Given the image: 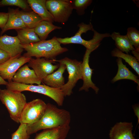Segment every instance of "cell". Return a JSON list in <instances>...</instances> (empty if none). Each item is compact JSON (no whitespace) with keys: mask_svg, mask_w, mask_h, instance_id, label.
<instances>
[{"mask_svg":"<svg viewBox=\"0 0 139 139\" xmlns=\"http://www.w3.org/2000/svg\"><path fill=\"white\" fill-rule=\"evenodd\" d=\"M77 26L79 29L74 36L64 38L56 37L57 41L60 44H80L92 52L99 47L103 38L110 37L109 33H101L96 31L91 22L88 24L82 22Z\"/></svg>","mask_w":139,"mask_h":139,"instance_id":"obj_1","label":"cell"},{"mask_svg":"<svg viewBox=\"0 0 139 139\" xmlns=\"http://www.w3.org/2000/svg\"><path fill=\"white\" fill-rule=\"evenodd\" d=\"M71 118L69 111L59 108L56 106L48 103L41 118L34 124H27V133L30 135L41 129L70 124Z\"/></svg>","mask_w":139,"mask_h":139,"instance_id":"obj_2","label":"cell"},{"mask_svg":"<svg viewBox=\"0 0 139 139\" xmlns=\"http://www.w3.org/2000/svg\"><path fill=\"white\" fill-rule=\"evenodd\" d=\"M56 37L55 36L51 39L41 40L34 43L22 44L23 48L26 51L23 56L28 58L35 57L36 58L56 59L57 56L68 50L67 48L61 46Z\"/></svg>","mask_w":139,"mask_h":139,"instance_id":"obj_3","label":"cell"},{"mask_svg":"<svg viewBox=\"0 0 139 139\" xmlns=\"http://www.w3.org/2000/svg\"><path fill=\"white\" fill-rule=\"evenodd\" d=\"M0 100L6 108L11 119L19 123L21 114L27 103L24 94L19 92L0 89Z\"/></svg>","mask_w":139,"mask_h":139,"instance_id":"obj_4","label":"cell"},{"mask_svg":"<svg viewBox=\"0 0 139 139\" xmlns=\"http://www.w3.org/2000/svg\"><path fill=\"white\" fill-rule=\"evenodd\" d=\"M6 86L7 89L10 90L20 92L29 91L45 95L52 99L60 106L63 105L65 97L60 88H53L44 84L37 85L24 84L12 81L8 82Z\"/></svg>","mask_w":139,"mask_h":139,"instance_id":"obj_5","label":"cell"},{"mask_svg":"<svg viewBox=\"0 0 139 139\" xmlns=\"http://www.w3.org/2000/svg\"><path fill=\"white\" fill-rule=\"evenodd\" d=\"M55 62L65 65L68 74L67 82L60 88L65 96H69L73 93L72 90L78 81L82 79V62L67 57L60 60L53 59Z\"/></svg>","mask_w":139,"mask_h":139,"instance_id":"obj_6","label":"cell"},{"mask_svg":"<svg viewBox=\"0 0 139 139\" xmlns=\"http://www.w3.org/2000/svg\"><path fill=\"white\" fill-rule=\"evenodd\" d=\"M47 104L37 99L27 102L21 115L19 123L31 124L38 121L44 114Z\"/></svg>","mask_w":139,"mask_h":139,"instance_id":"obj_7","label":"cell"},{"mask_svg":"<svg viewBox=\"0 0 139 139\" xmlns=\"http://www.w3.org/2000/svg\"><path fill=\"white\" fill-rule=\"evenodd\" d=\"M46 5L53 17L54 21L63 24L67 21L73 10L71 0H46Z\"/></svg>","mask_w":139,"mask_h":139,"instance_id":"obj_8","label":"cell"},{"mask_svg":"<svg viewBox=\"0 0 139 139\" xmlns=\"http://www.w3.org/2000/svg\"><path fill=\"white\" fill-rule=\"evenodd\" d=\"M21 55L11 57L5 62L0 65V76L8 82L12 79L18 70L25 63H28L31 57L28 58Z\"/></svg>","mask_w":139,"mask_h":139,"instance_id":"obj_9","label":"cell"},{"mask_svg":"<svg viewBox=\"0 0 139 139\" xmlns=\"http://www.w3.org/2000/svg\"><path fill=\"white\" fill-rule=\"evenodd\" d=\"M55 63L53 59L44 58L34 59L31 57L28 65L32 68L38 77L42 80L58 69L60 64H52Z\"/></svg>","mask_w":139,"mask_h":139,"instance_id":"obj_10","label":"cell"},{"mask_svg":"<svg viewBox=\"0 0 139 139\" xmlns=\"http://www.w3.org/2000/svg\"><path fill=\"white\" fill-rule=\"evenodd\" d=\"M92 52L86 49L84 56L83 61L82 63V80L83 81L82 86L79 89V91L84 90L88 92L90 88H92L96 94H97L99 91V88L92 82L91 77L93 70L91 68L89 64L90 55Z\"/></svg>","mask_w":139,"mask_h":139,"instance_id":"obj_11","label":"cell"},{"mask_svg":"<svg viewBox=\"0 0 139 139\" xmlns=\"http://www.w3.org/2000/svg\"><path fill=\"white\" fill-rule=\"evenodd\" d=\"M0 48L8 54L11 57L21 55L24 50L17 36L6 34L0 36Z\"/></svg>","mask_w":139,"mask_h":139,"instance_id":"obj_12","label":"cell"},{"mask_svg":"<svg viewBox=\"0 0 139 139\" xmlns=\"http://www.w3.org/2000/svg\"><path fill=\"white\" fill-rule=\"evenodd\" d=\"M12 81L24 84H40L41 80L37 76L34 71L30 69L28 65L20 67L13 76Z\"/></svg>","mask_w":139,"mask_h":139,"instance_id":"obj_13","label":"cell"},{"mask_svg":"<svg viewBox=\"0 0 139 139\" xmlns=\"http://www.w3.org/2000/svg\"><path fill=\"white\" fill-rule=\"evenodd\" d=\"M133 126L132 122L116 123L110 130V139H136L132 133Z\"/></svg>","mask_w":139,"mask_h":139,"instance_id":"obj_14","label":"cell"},{"mask_svg":"<svg viewBox=\"0 0 139 139\" xmlns=\"http://www.w3.org/2000/svg\"><path fill=\"white\" fill-rule=\"evenodd\" d=\"M70 124L45 129L36 135L34 139H65L70 130Z\"/></svg>","mask_w":139,"mask_h":139,"instance_id":"obj_15","label":"cell"},{"mask_svg":"<svg viewBox=\"0 0 139 139\" xmlns=\"http://www.w3.org/2000/svg\"><path fill=\"white\" fill-rule=\"evenodd\" d=\"M8 18L4 27L1 31V35L10 29L18 30L27 28L24 24L20 16L19 8H8Z\"/></svg>","mask_w":139,"mask_h":139,"instance_id":"obj_16","label":"cell"},{"mask_svg":"<svg viewBox=\"0 0 139 139\" xmlns=\"http://www.w3.org/2000/svg\"><path fill=\"white\" fill-rule=\"evenodd\" d=\"M58 70L48 75L41 80L44 84L55 88H60L65 84V79L63 74L66 69L65 65L59 64Z\"/></svg>","mask_w":139,"mask_h":139,"instance_id":"obj_17","label":"cell"},{"mask_svg":"<svg viewBox=\"0 0 139 139\" xmlns=\"http://www.w3.org/2000/svg\"><path fill=\"white\" fill-rule=\"evenodd\" d=\"M46 0H28L27 2L33 11L38 14L43 20L52 22H54L53 17L47 10Z\"/></svg>","mask_w":139,"mask_h":139,"instance_id":"obj_18","label":"cell"},{"mask_svg":"<svg viewBox=\"0 0 139 139\" xmlns=\"http://www.w3.org/2000/svg\"><path fill=\"white\" fill-rule=\"evenodd\" d=\"M118 66L117 73L111 81L114 83L118 80L127 79L132 80L139 85V79L138 77L133 74L122 62V59L118 58L116 60Z\"/></svg>","mask_w":139,"mask_h":139,"instance_id":"obj_19","label":"cell"},{"mask_svg":"<svg viewBox=\"0 0 139 139\" xmlns=\"http://www.w3.org/2000/svg\"><path fill=\"white\" fill-rule=\"evenodd\" d=\"M110 37L115 41L116 48L122 52L128 54L131 51L135 50L126 35H121L119 32H114Z\"/></svg>","mask_w":139,"mask_h":139,"instance_id":"obj_20","label":"cell"},{"mask_svg":"<svg viewBox=\"0 0 139 139\" xmlns=\"http://www.w3.org/2000/svg\"><path fill=\"white\" fill-rule=\"evenodd\" d=\"M62 28L54 25L49 21L42 20L34 28V31L41 40H45L52 31Z\"/></svg>","mask_w":139,"mask_h":139,"instance_id":"obj_21","label":"cell"},{"mask_svg":"<svg viewBox=\"0 0 139 139\" xmlns=\"http://www.w3.org/2000/svg\"><path fill=\"white\" fill-rule=\"evenodd\" d=\"M16 30L17 36L22 44L34 43L41 41L35 33L34 28H26Z\"/></svg>","mask_w":139,"mask_h":139,"instance_id":"obj_22","label":"cell"},{"mask_svg":"<svg viewBox=\"0 0 139 139\" xmlns=\"http://www.w3.org/2000/svg\"><path fill=\"white\" fill-rule=\"evenodd\" d=\"M21 18L27 28H34L42 21L41 18L33 11H20Z\"/></svg>","mask_w":139,"mask_h":139,"instance_id":"obj_23","label":"cell"},{"mask_svg":"<svg viewBox=\"0 0 139 139\" xmlns=\"http://www.w3.org/2000/svg\"><path fill=\"white\" fill-rule=\"evenodd\" d=\"M111 54L113 57H117L124 59L139 75V61L135 57L128 54H125L116 48L113 49L111 51Z\"/></svg>","mask_w":139,"mask_h":139,"instance_id":"obj_24","label":"cell"},{"mask_svg":"<svg viewBox=\"0 0 139 139\" xmlns=\"http://www.w3.org/2000/svg\"><path fill=\"white\" fill-rule=\"evenodd\" d=\"M136 51L139 52V31L135 28H128L126 35Z\"/></svg>","mask_w":139,"mask_h":139,"instance_id":"obj_25","label":"cell"},{"mask_svg":"<svg viewBox=\"0 0 139 139\" xmlns=\"http://www.w3.org/2000/svg\"><path fill=\"white\" fill-rule=\"evenodd\" d=\"M92 2V0H71L73 8L76 10L77 14L82 15L85 14V10Z\"/></svg>","mask_w":139,"mask_h":139,"instance_id":"obj_26","label":"cell"},{"mask_svg":"<svg viewBox=\"0 0 139 139\" xmlns=\"http://www.w3.org/2000/svg\"><path fill=\"white\" fill-rule=\"evenodd\" d=\"M0 6H14L21 8L24 11H31L27 1L24 0H2L0 1Z\"/></svg>","mask_w":139,"mask_h":139,"instance_id":"obj_27","label":"cell"},{"mask_svg":"<svg viewBox=\"0 0 139 139\" xmlns=\"http://www.w3.org/2000/svg\"><path fill=\"white\" fill-rule=\"evenodd\" d=\"M11 139H29L30 135L27 132V124H20L17 130L11 134Z\"/></svg>","mask_w":139,"mask_h":139,"instance_id":"obj_28","label":"cell"},{"mask_svg":"<svg viewBox=\"0 0 139 139\" xmlns=\"http://www.w3.org/2000/svg\"><path fill=\"white\" fill-rule=\"evenodd\" d=\"M8 18V13L0 12V28L2 30L7 21Z\"/></svg>","mask_w":139,"mask_h":139,"instance_id":"obj_29","label":"cell"},{"mask_svg":"<svg viewBox=\"0 0 139 139\" xmlns=\"http://www.w3.org/2000/svg\"><path fill=\"white\" fill-rule=\"evenodd\" d=\"M11 58L8 54L0 48V65L6 62Z\"/></svg>","mask_w":139,"mask_h":139,"instance_id":"obj_30","label":"cell"},{"mask_svg":"<svg viewBox=\"0 0 139 139\" xmlns=\"http://www.w3.org/2000/svg\"><path fill=\"white\" fill-rule=\"evenodd\" d=\"M135 115L137 118V123L136 127V128L137 126L139 123V105L138 103L135 104L132 106Z\"/></svg>","mask_w":139,"mask_h":139,"instance_id":"obj_31","label":"cell"},{"mask_svg":"<svg viewBox=\"0 0 139 139\" xmlns=\"http://www.w3.org/2000/svg\"><path fill=\"white\" fill-rule=\"evenodd\" d=\"M139 52L135 50L132 51V53L135 57L139 61Z\"/></svg>","mask_w":139,"mask_h":139,"instance_id":"obj_32","label":"cell"},{"mask_svg":"<svg viewBox=\"0 0 139 139\" xmlns=\"http://www.w3.org/2000/svg\"><path fill=\"white\" fill-rule=\"evenodd\" d=\"M8 82L5 81L0 76V85H6Z\"/></svg>","mask_w":139,"mask_h":139,"instance_id":"obj_33","label":"cell"},{"mask_svg":"<svg viewBox=\"0 0 139 139\" xmlns=\"http://www.w3.org/2000/svg\"></svg>","mask_w":139,"mask_h":139,"instance_id":"obj_34","label":"cell"}]
</instances>
